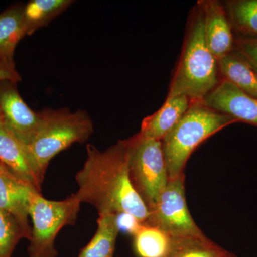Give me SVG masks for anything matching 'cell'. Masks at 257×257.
Wrapping results in <instances>:
<instances>
[{
	"instance_id": "obj_23",
	"label": "cell",
	"mask_w": 257,
	"mask_h": 257,
	"mask_svg": "<svg viewBox=\"0 0 257 257\" xmlns=\"http://www.w3.org/2000/svg\"><path fill=\"white\" fill-rule=\"evenodd\" d=\"M118 224L120 230H124L132 235L135 234L142 224L134 216L127 214H118Z\"/></svg>"
},
{
	"instance_id": "obj_21",
	"label": "cell",
	"mask_w": 257,
	"mask_h": 257,
	"mask_svg": "<svg viewBox=\"0 0 257 257\" xmlns=\"http://www.w3.org/2000/svg\"><path fill=\"white\" fill-rule=\"evenodd\" d=\"M24 239L18 221L6 211L0 209V257H13L19 241Z\"/></svg>"
},
{
	"instance_id": "obj_1",
	"label": "cell",
	"mask_w": 257,
	"mask_h": 257,
	"mask_svg": "<svg viewBox=\"0 0 257 257\" xmlns=\"http://www.w3.org/2000/svg\"><path fill=\"white\" fill-rule=\"evenodd\" d=\"M131 139L119 140L105 150L87 145V160L76 174L82 203L93 206L99 215L127 214L143 224L149 210L130 178Z\"/></svg>"
},
{
	"instance_id": "obj_16",
	"label": "cell",
	"mask_w": 257,
	"mask_h": 257,
	"mask_svg": "<svg viewBox=\"0 0 257 257\" xmlns=\"http://www.w3.org/2000/svg\"><path fill=\"white\" fill-rule=\"evenodd\" d=\"M224 79L257 100V72L241 55L229 53L218 60Z\"/></svg>"
},
{
	"instance_id": "obj_18",
	"label": "cell",
	"mask_w": 257,
	"mask_h": 257,
	"mask_svg": "<svg viewBox=\"0 0 257 257\" xmlns=\"http://www.w3.org/2000/svg\"><path fill=\"white\" fill-rule=\"evenodd\" d=\"M72 0H32L23 7V20L27 35H31L37 30L49 24L65 11Z\"/></svg>"
},
{
	"instance_id": "obj_5",
	"label": "cell",
	"mask_w": 257,
	"mask_h": 257,
	"mask_svg": "<svg viewBox=\"0 0 257 257\" xmlns=\"http://www.w3.org/2000/svg\"><path fill=\"white\" fill-rule=\"evenodd\" d=\"M82 204L74 194L63 200L53 201L36 193L30 209L32 225L29 257H57V234L67 225L75 224Z\"/></svg>"
},
{
	"instance_id": "obj_24",
	"label": "cell",
	"mask_w": 257,
	"mask_h": 257,
	"mask_svg": "<svg viewBox=\"0 0 257 257\" xmlns=\"http://www.w3.org/2000/svg\"><path fill=\"white\" fill-rule=\"evenodd\" d=\"M1 80H10L18 82L21 80V77L16 68H9V67L0 66V81Z\"/></svg>"
},
{
	"instance_id": "obj_25",
	"label": "cell",
	"mask_w": 257,
	"mask_h": 257,
	"mask_svg": "<svg viewBox=\"0 0 257 257\" xmlns=\"http://www.w3.org/2000/svg\"><path fill=\"white\" fill-rule=\"evenodd\" d=\"M0 120H2L1 111H0Z\"/></svg>"
},
{
	"instance_id": "obj_22",
	"label": "cell",
	"mask_w": 257,
	"mask_h": 257,
	"mask_svg": "<svg viewBox=\"0 0 257 257\" xmlns=\"http://www.w3.org/2000/svg\"><path fill=\"white\" fill-rule=\"evenodd\" d=\"M240 55L242 56L257 72V39H249L240 42Z\"/></svg>"
},
{
	"instance_id": "obj_10",
	"label": "cell",
	"mask_w": 257,
	"mask_h": 257,
	"mask_svg": "<svg viewBox=\"0 0 257 257\" xmlns=\"http://www.w3.org/2000/svg\"><path fill=\"white\" fill-rule=\"evenodd\" d=\"M204 105L236 120L257 125V100L223 79L202 101Z\"/></svg>"
},
{
	"instance_id": "obj_15",
	"label": "cell",
	"mask_w": 257,
	"mask_h": 257,
	"mask_svg": "<svg viewBox=\"0 0 257 257\" xmlns=\"http://www.w3.org/2000/svg\"><path fill=\"white\" fill-rule=\"evenodd\" d=\"M96 223L95 234L81 249L77 257H114L116 239L120 231L117 214H100Z\"/></svg>"
},
{
	"instance_id": "obj_13",
	"label": "cell",
	"mask_w": 257,
	"mask_h": 257,
	"mask_svg": "<svg viewBox=\"0 0 257 257\" xmlns=\"http://www.w3.org/2000/svg\"><path fill=\"white\" fill-rule=\"evenodd\" d=\"M0 162L41 192L32 171L26 147L0 120Z\"/></svg>"
},
{
	"instance_id": "obj_17",
	"label": "cell",
	"mask_w": 257,
	"mask_h": 257,
	"mask_svg": "<svg viewBox=\"0 0 257 257\" xmlns=\"http://www.w3.org/2000/svg\"><path fill=\"white\" fill-rule=\"evenodd\" d=\"M234 255L205 236L171 237L168 251L163 257H232Z\"/></svg>"
},
{
	"instance_id": "obj_2",
	"label": "cell",
	"mask_w": 257,
	"mask_h": 257,
	"mask_svg": "<svg viewBox=\"0 0 257 257\" xmlns=\"http://www.w3.org/2000/svg\"><path fill=\"white\" fill-rule=\"evenodd\" d=\"M40 112L41 124L26 150L34 175L42 187L50 161L73 144L87 142L94 125L89 114L82 110L46 109Z\"/></svg>"
},
{
	"instance_id": "obj_19",
	"label": "cell",
	"mask_w": 257,
	"mask_h": 257,
	"mask_svg": "<svg viewBox=\"0 0 257 257\" xmlns=\"http://www.w3.org/2000/svg\"><path fill=\"white\" fill-rule=\"evenodd\" d=\"M133 236L138 257H163L170 247V236L157 228L141 224Z\"/></svg>"
},
{
	"instance_id": "obj_8",
	"label": "cell",
	"mask_w": 257,
	"mask_h": 257,
	"mask_svg": "<svg viewBox=\"0 0 257 257\" xmlns=\"http://www.w3.org/2000/svg\"><path fill=\"white\" fill-rule=\"evenodd\" d=\"M17 84L13 81H0L2 121L26 147L36 136L41 124L42 114L29 107L20 96Z\"/></svg>"
},
{
	"instance_id": "obj_14",
	"label": "cell",
	"mask_w": 257,
	"mask_h": 257,
	"mask_svg": "<svg viewBox=\"0 0 257 257\" xmlns=\"http://www.w3.org/2000/svg\"><path fill=\"white\" fill-rule=\"evenodd\" d=\"M23 7L14 5L0 14V66L15 68L14 55L19 42L26 36Z\"/></svg>"
},
{
	"instance_id": "obj_7",
	"label": "cell",
	"mask_w": 257,
	"mask_h": 257,
	"mask_svg": "<svg viewBox=\"0 0 257 257\" xmlns=\"http://www.w3.org/2000/svg\"><path fill=\"white\" fill-rule=\"evenodd\" d=\"M148 210L143 225L157 228L170 237L204 234L187 207L184 175L170 179L156 204Z\"/></svg>"
},
{
	"instance_id": "obj_6",
	"label": "cell",
	"mask_w": 257,
	"mask_h": 257,
	"mask_svg": "<svg viewBox=\"0 0 257 257\" xmlns=\"http://www.w3.org/2000/svg\"><path fill=\"white\" fill-rule=\"evenodd\" d=\"M130 139V180L149 209L156 204L170 180L162 142L139 133Z\"/></svg>"
},
{
	"instance_id": "obj_26",
	"label": "cell",
	"mask_w": 257,
	"mask_h": 257,
	"mask_svg": "<svg viewBox=\"0 0 257 257\" xmlns=\"http://www.w3.org/2000/svg\"><path fill=\"white\" fill-rule=\"evenodd\" d=\"M232 257H236V256H233Z\"/></svg>"
},
{
	"instance_id": "obj_20",
	"label": "cell",
	"mask_w": 257,
	"mask_h": 257,
	"mask_svg": "<svg viewBox=\"0 0 257 257\" xmlns=\"http://www.w3.org/2000/svg\"><path fill=\"white\" fill-rule=\"evenodd\" d=\"M228 14L236 28L257 35V0H240L228 4Z\"/></svg>"
},
{
	"instance_id": "obj_11",
	"label": "cell",
	"mask_w": 257,
	"mask_h": 257,
	"mask_svg": "<svg viewBox=\"0 0 257 257\" xmlns=\"http://www.w3.org/2000/svg\"><path fill=\"white\" fill-rule=\"evenodd\" d=\"M204 17V38L216 60L231 53L233 37L229 19L220 3L204 1L199 4Z\"/></svg>"
},
{
	"instance_id": "obj_3",
	"label": "cell",
	"mask_w": 257,
	"mask_h": 257,
	"mask_svg": "<svg viewBox=\"0 0 257 257\" xmlns=\"http://www.w3.org/2000/svg\"><path fill=\"white\" fill-rule=\"evenodd\" d=\"M218 72V61L204 38V17L199 7L193 19L169 95L182 94L192 102L202 101L219 84Z\"/></svg>"
},
{
	"instance_id": "obj_9",
	"label": "cell",
	"mask_w": 257,
	"mask_h": 257,
	"mask_svg": "<svg viewBox=\"0 0 257 257\" xmlns=\"http://www.w3.org/2000/svg\"><path fill=\"white\" fill-rule=\"evenodd\" d=\"M39 192L32 184L15 175L0 162V209L13 216L21 228L24 239H30V209Z\"/></svg>"
},
{
	"instance_id": "obj_12",
	"label": "cell",
	"mask_w": 257,
	"mask_h": 257,
	"mask_svg": "<svg viewBox=\"0 0 257 257\" xmlns=\"http://www.w3.org/2000/svg\"><path fill=\"white\" fill-rule=\"evenodd\" d=\"M192 101L187 96L168 95L162 107L142 122L140 134L143 138L162 140L188 110Z\"/></svg>"
},
{
	"instance_id": "obj_4",
	"label": "cell",
	"mask_w": 257,
	"mask_h": 257,
	"mask_svg": "<svg viewBox=\"0 0 257 257\" xmlns=\"http://www.w3.org/2000/svg\"><path fill=\"white\" fill-rule=\"evenodd\" d=\"M237 120L204 105L192 102L172 130L161 140L169 179L184 175L192 152L216 132Z\"/></svg>"
}]
</instances>
